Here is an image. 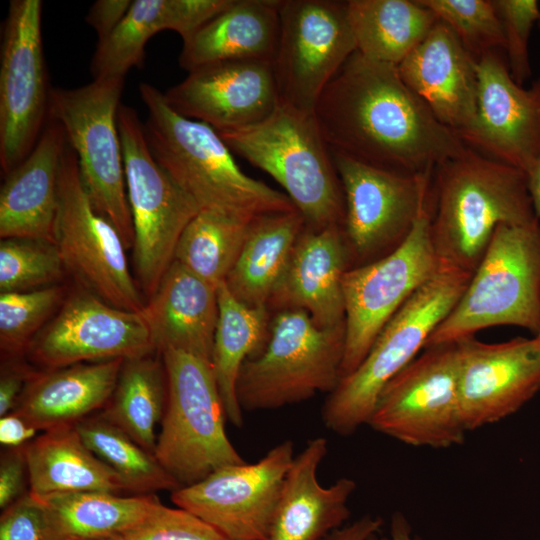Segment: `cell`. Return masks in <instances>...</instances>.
<instances>
[{
    "label": "cell",
    "instance_id": "53",
    "mask_svg": "<svg viewBox=\"0 0 540 540\" xmlns=\"http://www.w3.org/2000/svg\"><path fill=\"white\" fill-rule=\"evenodd\" d=\"M538 27H539V29H540V20L538 21Z\"/></svg>",
    "mask_w": 540,
    "mask_h": 540
},
{
    "label": "cell",
    "instance_id": "40",
    "mask_svg": "<svg viewBox=\"0 0 540 540\" xmlns=\"http://www.w3.org/2000/svg\"><path fill=\"white\" fill-rule=\"evenodd\" d=\"M456 34L478 61L505 49L502 24L493 0H418Z\"/></svg>",
    "mask_w": 540,
    "mask_h": 540
},
{
    "label": "cell",
    "instance_id": "24",
    "mask_svg": "<svg viewBox=\"0 0 540 540\" xmlns=\"http://www.w3.org/2000/svg\"><path fill=\"white\" fill-rule=\"evenodd\" d=\"M68 143L63 127L48 119L27 157L6 175L0 191V237L54 244L59 177Z\"/></svg>",
    "mask_w": 540,
    "mask_h": 540
},
{
    "label": "cell",
    "instance_id": "11",
    "mask_svg": "<svg viewBox=\"0 0 540 540\" xmlns=\"http://www.w3.org/2000/svg\"><path fill=\"white\" fill-rule=\"evenodd\" d=\"M457 343L424 349L382 390L368 425L414 447L449 448L468 432L459 396Z\"/></svg>",
    "mask_w": 540,
    "mask_h": 540
},
{
    "label": "cell",
    "instance_id": "36",
    "mask_svg": "<svg viewBox=\"0 0 540 540\" xmlns=\"http://www.w3.org/2000/svg\"><path fill=\"white\" fill-rule=\"evenodd\" d=\"M250 223L218 212L200 210L184 229L174 260L218 287L233 268Z\"/></svg>",
    "mask_w": 540,
    "mask_h": 540
},
{
    "label": "cell",
    "instance_id": "9",
    "mask_svg": "<svg viewBox=\"0 0 540 540\" xmlns=\"http://www.w3.org/2000/svg\"><path fill=\"white\" fill-rule=\"evenodd\" d=\"M124 79L97 78L77 88L51 89L48 119L63 127L93 207L129 248L134 231L117 120Z\"/></svg>",
    "mask_w": 540,
    "mask_h": 540
},
{
    "label": "cell",
    "instance_id": "16",
    "mask_svg": "<svg viewBox=\"0 0 540 540\" xmlns=\"http://www.w3.org/2000/svg\"><path fill=\"white\" fill-rule=\"evenodd\" d=\"M42 2L13 0L0 61V165L5 175L36 145L47 121L50 91L42 42Z\"/></svg>",
    "mask_w": 540,
    "mask_h": 540
},
{
    "label": "cell",
    "instance_id": "26",
    "mask_svg": "<svg viewBox=\"0 0 540 540\" xmlns=\"http://www.w3.org/2000/svg\"><path fill=\"white\" fill-rule=\"evenodd\" d=\"M142 313L159 353L172 349L211 363L218 287L173 260Z\"/></svg>",
    "mask_w": 540,
    "mask_h": 540
},
{
    "label": "cell",
    "instance_id": "15",
    "mask_svg": "<svg viewBox=\"0 0 540 540\" xmlns=\"http://www.w3.org/2000/svg\"><path fill=\"white\" fill-rule=\"evenodd\" d=\"M273 68L280 102L306 114L357 51L347 1L280 0Z\"/></svg>",
    "mask_w": 540,
    "mask_h": 540
},
{
    "label": "cell",
    "instance_id": "50",
    "mask_svg": "<svg viewBox=\"0 0 540 540\" xmlns=\"http://www.w3.org/2000/svg\"><path fill=\"white\" fill-rule=\"evenodd\" d=\"M527 176L533 208L540 221V159Z\"/></svg>",
    "mask_w": 540,
    "mask_h": 540
},
{
    "label": "cell",
    "instance_id": "39",
    "mask_svg": "<svg viewBox=\"0 0 540 540\" xmlns=\"http://www.w3.org/2000/svg\"><path fill=\"white\" fill-rule=\"evenodd\" d=\"M63 291L57 286L0 293V347L14 357L26 351L45 321L59 306Z\"/></svg>",
    "mask_w": 540,
    "mask_h": 540
},
{
    "label": "cell",
    "instance_id": "30",
    "mask_svg": "<svg viewBox=\"0 0 540 540\" xmlns=\"http://www.w3.org/2000/svg\"><path fill=\"white\" fill-rule=\"evenodd\" d=\"M29 492H129L121 477L83 442L75 425H64L24 445Z\"/></svg>",
    "mask_w": 540,
    "mask_h": 540
},
{
    "label": "cell",
    "instance_id": "25",
    "mask_svg": "<svg viewBox=\"0 0 540 540\" xmlns=\"http://www.w3.org/2000/svg\"><path fill=\"white\" fill-rule=\"evenodd\" d=\"M327 451V440L316 437L295 455L268 540H321L345 525L356 483L344 477L328 487L320 484L318 468Z\"/></svg>",
    "mask_w": 540,
    "mask_h": 540
},
{
    "label": "cell",
    "instance_id": "23",
    "mask_svg": "<svg viewBox=\"0 0 540 540\" xmlns=\"http://www.w3.org/2000/svg\"><path fill=\"white\" fill-rule=\"evenodd\" d=\"M350 257L341 226L305 227L268 310H302L321 328L345 324L342 289Z\"/></svg>",
    "mask_w": 540,
    "mask_h": 540
},
{
    "label": "cell",
    "instance_id": "32",
    "mask_svg": "<svg viewBox=\"0 0 540 540\" xmlns=\"http://www.w3.org/2000/svg\"><path fill=\"white\" fill-rule=\"evenodd\" d=\"M357 51L398 66L430 33L438 18L418 0H348Z\"/></svg>",
    "mask_w": 540,
    "mask_h": 540
},
{
    "label": "cell",
    "instance_id": "5",
    "mask_svg": "<svg viewBox=\"0 0 540 540\" xmlns=\"http://www.w3.org/2000/svg\"><path fill=\"white\" fill-rule=\"evenodd\" d=\"M472 274L442 268L381 330L359 366L342 377L322 407L324 425L350 435L368 424L384 387L426 345L465 291Z\"/></svg>",
    "mask_w": 540,
    "mask_h": 540
},
{
    "label": "cell",
    "instance_id": "22",
    "mask_svg": "<svg viewBox=\"0 0 540 540\" xmlns=\"http://www.w3.org/2000/svg\"><path fill=\"white\" fill-rule=\"evenodd\" d=\"M397 68L404 83L459 139L472 130L477 116V61L450 27L438 20Z\"/></svg>",
    "mask_w": 540,
    "mask_h": 540
},
{
    "label": "cell",
    "instance_id": "51",
    "mask_svg": "<svg viewBox=\"0 0 540 540\" xmlns=\"http://www.w3.org/2000/svg\"><path fill=\"white\" fill-rule=\"evenodd\" d=\"M91 540H126L121 534L91 539Z\"/></svg>",
    "mask_w": 540,
    "mask_h": 540
},
{
    "label": "cell",
    "instance_id": "8",
    "mask_svg": "<svg viewBox=\"0 0 540 540\" xmlns=\"http://www.w3.org/2000/svg\"><path fill=\"white\" fill-rule=\"evenodd\" d=\"M345 324L317 326L302 310L276 312L262 352L241 367L236 394L242 410H271L330 394L341 379Z\"/></svg>",
    "mask_w": 540,
    "mask_h": 540
},
{
    "label": "cell",
    "instance_id": "29",
    "mask_svg": "<svg viewBox=\"0 0 540 540\" xmlns=\"http://www.w3.org/2000/svg\"><path fill=\"white\" fill-rule=\"evenodd\" d=\"M280 0H233L183 40L178 58L187 72L231 60L274 61L280 35Z\"/></svg>",
    "mask_w": 540,
    "mask_h": 540
},
{
    "label": "cell",
    "instance_id": "27",
    "mask_svg": "<svg viewBox=\"0 0 540 540\" xmlns=\"http://www.w3.org/2000/svg\"><path fill=\"white\" fill-rule=\"evenodd\" d=\"M123 362H86L35 373L12 412L37 430L75 425L105 407Z\"/></svg>",
    "mask_w": 540,
    "mask_h": 540
},
{
    "label": "cell",
    "instance_id": "2",
    "mask_svg": "<svg viewBox=\"0 0 540 540\" xmlns=\"http://www.w3.org/2000/svg\"><path fill=\"white\" fill-rule=\"evenodd\" d=\"M429 234L442 268L473 274L500 224L539 222L525 172L466 148L437 166Z\"/></svg>",
    "mask_w": 540,
    "mask_h": 540
},
{
    "label": "cell",
    "instance_id": "31",
    "mask_svg": "<svg viewBox=\"0 0 540 540\" xmlns=\"http://www.w3.org/2000/svg\"><path fill=\"white\" fill-rule=\"evenodd\" d=\"M305 227L298 210L252 221L241 252L224 282L231 295L246 306L267 308Z\"/></svg>",
    "mask_w": 540,
    "mask_h": 540
},
{
    "label": "cell",
    "instance_id": "19",
    "mask_svg": "<svg viewBox=\"0 0 540 540\" xmlns=\"http://www.w3.org/2000/svg\"><path fill=\"white\" fill-rule=\"evenodd\" d=\"M457 343L459 396L467 431L497 423L517 412L540 391V341L517 337Z\"/></svg>",
    "mask_w": 540,
    "mask_h": 540
},
{
    "label": "cell",
    "instance_id": "41",
    "mask_svg": "<svg viewBox=\"0 0 540 540\" xmlns=\"http://www.w3.org/2000/svg\"><path fill=\"white\" fill-rule=\"evenodd\" d=\"M500 18L507 55V65L513 80L519 84L531 76L529 38L533 26L540 20L537 0H493Z\"/></svg>",
    "mask_w": 540,
    "mask_h": 540
},
{
    "label": "cell",
    "instance_id": "10",
    "mask_svg": "<svg viewBox=\"0 0 540 540\" xmlns=\"http://www.w3.org/2000/svg\"><path fill=\"white\" fill-rule=\"evenodd\" d=\"M117 120L136 274L141 288L151 297L174 260L184 229L200 209L155 160L137 112L121 104Z\"/></svg>",
    "mask_w": 540,
    "mask_h": 540
},
{
    "label": "cell",
    "instance_id": "45",
    "mask_svg": "<svg viewBox=\"0 0 540 540\" xmlns=\"http://www.w3.org/2000/svg\"><path fill=\"white\" fill-rule=\"evenodd\" d=\"M132 2L131 0H98L92 4L86 15V22L96 31L99 41L107 38L117 28Z\"/></svg>",
    "mask_w": 540,
    "mask_h": 540
},
{
    "label": "cell",
    "instance_id": "18",
    "mask_svg": "<svg viewBox=\"0 0 540 540\" xmlns=\"http://www.w3.org/2000/svg\"><path fill=\"white\" fill-rule=\"evenodd\" d=\"M155 350L142 311L117 308L83 291L61 305L26 351L34 362L52 370L78 363L127 360Z\"/></svg>",
    "mask_w": 540,
    "mask_h": 540
},
{
    "label": "cell",
    "instance_id": "7",
    "mask_svg": "<svg viewBox=\"0 0 540 540\" xmlns=\"http://www.w3.org/2000/svg\"><path fill=\"white\" fill-rule=\"evenodd\" d=\"M167 403L154 456L180 487L244 463L225 432L226 413L211 363L167 349L160 353Z\"/></svg>",
    "mask_w": 540,
    "mask_h": 540
},
{
    "label": "cell",
    "instance_id": "42",
    "mask_svg": "<svg viewBox=\"0 0 540 540\" xmlns=\"http://www.w3.org/2000/svg\"><path fill=\"white\" fill-rule=\"evenodd\" d=\"M121 535L126 540H228L194 514L161 501Z\"/></svg>",
    "mask_w": 540,
    "mask_h": 540
},
{
    "label": "cell",
    "instance_id": "4",
    "mask_svg": "<svg viewBox=\"0 0 540 540\" xmlns=\"http://www.w3.org/2000/svg\"><path fill=\"white\" fill-rule=\"evenodd\" d=\"M219 134L232 153L268 173L285 189L306 228L342 227L343 189L314 114L279 102L260 123Z\"/></svg>",
    "mask_w": 540,
    "mask_h": 540
},
{
    "label": "cell",
    "instance_id": "38",
    "mask_svg": "<svg viewBox=\"0 0 540 540\" xmlns=\"http://www.w3.org/2000/svg\"><path fill=\"white\" fill-rule=\"evenodd\" d=\"M64 269L53 243L23 238L1 239V293L47 287L61 279Z\"/></svg>",
    "mask_w": 540,
    "mask_h": 540
},
{
    "label": "cell",
    "instance_id": "48",
    "mask_svg": "<svg viewBox=\"0 0 540 540\" xmlns=\"http://www.w3.org/2000/svg\"><path fill=\"white\" fill-rule=\"evenodd\" d=\"M382 523L383 520L380 517L365 515L332 531L321 540H368L370 536L378 533Z\"/></svg>",
    "mask_w": 540,
    "mask_h": 540
},
{
    "label": "cell",
    "instance_id": "34",
    "mask_svg": "<svg viewBox=\"0 0 540 540\" xmlns=\"http://www.w3.org/2000/svg\"><path fill=\"white\" fill-rule=\"evenodd\" d=\"M219 317L214 336L211 366L224 405L234 426L243 423L236 385L244 362L264 349L270 325L267 308H252L235 299L225 283L218 286Z\"/></svg>",
    "mask_w": 540,
    "mask_h": 540
},
{
    "label": "cell",
    "instance_id": "47",
    "mask_svg": "<svg viewBox=\"0 0 540 540\" xmlns=\"http://www.w3.org/2000/svg\"><path fill=\"white\" fill-rule=\"evenodd\" d=\"M37 430L14 412L0 417V442L6 448L26 445L33 440Z\"/></svg>",
    "mask_w": 540,
    "mask_h": 540
},
{
    "label": "cell",
    "instance_id": "35",
    "mask_svg": "<svg viewBox=\"0 0 540 540\" xmlns=\"http://www.w3.org/2000/svg\"><path fill=\"white\" fill-rule=\"evenodd\" d=\"M167 403L164 364L151 354L124 360L116 387L99 413L154 454L156 426Z\"/></svg>",
    "mask_w": 540,
    "mask_h": 540
},
{
    "label": "cell",
    "instance_id": "20",
    "mask_svg": "<svg viewBox=\"0 0 540 540\" xmlns=\"http://www.w3.org/2000/svg\"><path fill=\"white\" fill-rule=\"evenodd\" d=\"M477 76L476 121L460 140L528 175L540 159V78L524 89L497 52L477 61Z\"/></svg>",
    "mask_w": 540,
    "mask_h": 540
},
{
    "label": "cell",
    "instance_id": "13",
    "mask_svg": "<svg viewBox=\"0 0 540 540\" xmlns=\"http://www.w3.org/2000/svg\"><path fill=\"white\" fill-rule=\"evenodd\" d=\"M332 153V152H331ZM345 201L342 224L350 268L400 247L429 203L433 172L405 175L332 153Z\"/></svg>",
    "mask_w": 540,
    "mask_h": 540
},
{
    "label": "cell",
    "instance_id": "44",
    "mask_svg": "<svg viewBox=\"0 0 540 540\" xmlns=\"http://www.w3.org/2000/svg\"><path fill=\"white\" fill-rule=\"evenodd\" d=\"M28 468L24 446L7 448L0 460V507L5 509L28 491Z\"/></svg>",
    "mask_w": 540,
    "mask_h": 540
},
{
    "label": "cell",
    "instance_id": "12",
    "mask_svg": "<svg viewBox=\"0 0 540 540\" xmlns=\"http://www.w3.org/2000/svg\"><path fill=\"white\" fill-rule=\"evenodd\" d=\"M429 216L428 203L400 247L344 273L346 333L341 378L359 366L385 325L442 269L430 239Z\"/></svg>",
    "mask_w": 540,
    "mask_h": 540
},
{
    "label": "cell",
    "instance_id": "37",
    "mask_svg": "<svg viewBox=\"0 0 540 540\" xmlns=\"http://www.w3.org/2000/svg\"><path fill=\"white\" fill-rule=\"evenodd\" d=\"M75 427L86 446L121 477L129 492L154 494L180 488L154 454L99 413L80 420Z\"/></svg>",
    "mask_w": 540,
    "mask_h": 540
},
{
    "label": "cell",
    "instance_id": "1",
    "mask_svg": "<svg viewBox=\"0 0 540 540\" xmlns=\"http://www.w3.org/2000/svg\"><path fill=\"white\" fill-rule=\"evenodd\" d=\"M314 116L330 151L405 175L432 172L467 147L404 83L395 65L353 53Z\"/></svg>",
    "mask_w": 540,
    "mask_h": 540
},
{
    "label": "cell",
    "instance_id": "43",
    "mask_svg": "<svg viewBox=\"0 0 540 540\" xmlns=\"http://www.w3.org/2000/svg\"><path fill=\"white\" fill-rule=\"evenodd\" d=\"M0 540H53L40 499L27 492L2 510Z\"/></svg>",
    "mask_w": 540,
    "mask_h": 540
},
{
    "label": "cell",
    "instance_id": "6",
    "mask_svg": "<svg viewBox=\"0 0 540 540\" xmlns=\"http://www.w3.org/2000/svg\"><path fill=\"white\" fill-rule=\"evenodd\" d=\"M540 325V221L500 224L476 270L426 348L456 343L494 326L534 334Z\"/></svg>",
    "mask_w": 540,
    "mask_h": 540
},
{
    "label": "cell",
    "instance_id": "33",
    "mask_svg": "<svg viewBox=\"0 0 540 540\" xmlns=\"http://www.w3.org/2000/svg\"><path fill=\"white\" fill-rule=\"evenodd\" d=\"M36 496L45 509L53 540L123 534L160 501L155 494L70 492Z\"/></svg>",
    "mask_w": 540,
    "mask_h": 540
},
{
    "label": "cell",
    "instance_id": "49",
    "mask_svg": "<svg viewBox=\"0 0 540 540\" xmlns=\"http://www.w3.org/2000/svg\"><path fill=\"white\" fill-rule=\"evenodd\" d=\"M368 540H420L413 536L411 526L405 516L396 512L392 516L389 537L379 538L377 533L370 536Z\"/></svg>",
    "mask_w": 540,
    "mask_h": 540
},
{
    "label": "cell",
    "instance_id": "3",
    "mask_svg": "<svg viewBox=\"0 0 540 540\" xmlns=\"http://www.w3.org/2000/svg\"><path fill=\"white\" fill-rule=\"evenodd\" d=\"M139 93L147 110L144 133L152 155L200 210L247 223L297 210L287 194L246 175L211 126L177 113L149 83H141Z\"/></svg>",
    "mask_w": 540,
    "mask_h": 540
},
{
    "label": "cell",
    "instance_id": "14",
    "mask_svg": "<svg viewBox=\"0 0 540 540\" xmlns=\"http://www.w3.org/2000/svg\"><path fill=\"white\" fill-rule=\"evenodd\" d=\"M54 244L65 268L87 291L117 308L142 311L145 304L128 266L125 242L93 207L69 145L60 170Z\"/></svg>",
    "mask_w": 540,
    "mask_h": 540
},
{
    "label": "cell",
    "instance_id": "46",
    "mask_svg": "<svg viewBox=\"0 0 540 540\" xmlns=\"http://www.w3.org/2000/svg\"><path fill=\"white\" fill-rule=\"evenodd\" d=\"M35 375L20 364L2 366L0 377V417L11 413L16 407L24 389Z\"/></svg>",
    "mask_w": 540,
    "mask_h": 540
},
{
    "label": "cell",
    "instance_id": "21",
    "mask_svg": "<svg viewBox=\"0 0 540 540\" xmlns=\"http://www.w3.org/2000/svg\"><path fill=\"white\" fill-rule=\"evenodd\" d=\"M164 96L177 113L218 133L258 124L280 102L273 63L263 60H231L197 68Z\"/></svg>",
    "mask_w": 540,
    "mask_h": 540
},
{
    "label": "cell",
    "instance_id": "28",
    "mask_svg": "<svg viewBox=\"0 0 540 540\" xmlns=\"http://www.w3.org/2000/svg\"><path fill=\"white\" fill-rule=\"evenodd\" d=\"M233 0H135L117 28L99 41L91 61L97 78H125L140 65L144 48L155 34L172 30L186 39L221 13Z\"/></svg>",
    "mask_w": 540,
    "mask_h": 540
},
{
    "label": "cell",
    "instance_id": "17",
    "mask_svg": "<svg viewBox=\"0 0 540 540\" xmlns=\"http://www.w3.org/2000/svg\"><path fill=\"white\" fill-rule=\"evenodd\" d=\"M294 457L292 441H283L255 463L225 466L176 489L171 500L228 540H268Z\"/></svg>",
    "mask_w": 540,
    "mask_h": 540
},
{
    "label": "cell",
    "instance_id": "52",
    "mask_svg": "<svg viewBox=\"0 0 540 540\" xmlns=\"http://www.w3.org/2000/svg\"><path fill=\"white\" fill-rule=\"evenodd\" d=\"M535 337L540 341V325H539L538 331L535 334Z\"/></svg>",
    "mask_w": 540,
    "mask_h": 540
}]
</instances>
